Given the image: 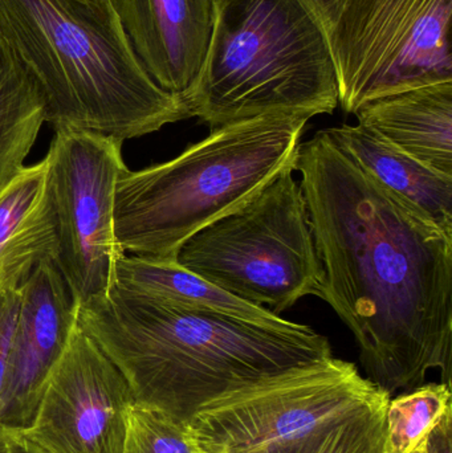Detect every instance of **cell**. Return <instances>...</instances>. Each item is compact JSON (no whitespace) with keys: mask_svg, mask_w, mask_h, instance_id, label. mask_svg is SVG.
<instances>
[{"mask_svg":"<svg viewBox=\"0 0 452 453\" xmlns=\"http://www.w3.org/2000/svg\"><path fill=\"white\" fill-rule=\"evenodd\" d=\"M295 172L323 265L320 295L352 332L366 378L392 398L452 375V234L385 188L332 129Z\"/></svg>","mask_w":452,"mask_h":453,"instance_id":"6da1fadb","label":"cell"},{"mask_svg":"<svg viewBox=\"0 0 452 453\" xmlns=\"http://www.w3.org/2000/svg\"><path fill=\"white\" fill-rule=\"evenodd\" d=\"M76 309L135 403L186 423L219 396L334 357L328 338L308 325L254 321L114 287Z\"/></svg>","mask_w":452,"mask_h":453,"instance_id":"7a4b0ae2","label":"cell"},{"mask_svg":"<svg viewBox=\"0 0 452 453\" xmlns=\"http://www.w3.org/2000/svg\"><path fill=\"white\" fill-rule=\"evenodd\" d=\"M0 34L36 80L55 130L124 142L190 119L141 65L114 0H0Z\"/></svg>","mask_w":452,"mask_h":453,"instance_id":"3957f363","label":"cell"},{"mask_svg":"<svg viewBox=\"0 0 452 453\" xmlns=\"http://www.w3.org/2000/svg\"><path fill=\"white\" fill-rule=\"evenodd\" d=\"M310 119L270 114L214 127L172 161L121 175L114 225L125 255L175 261L186 240L295 169Z\"/></svg>","mask_w":452,"mask_h":453,"instance_id":"277c9868","label":"cell"},{"mask_svg":"<svg viewBox=\"0 0 452 453\" xmlns=\"http://www.w3.org/2000/svg\"><path fill=\"white\" fill-rule=\"evenodd\" d=\"M323 19L304 0H218L209 55L185 105L214 127L270 114L308 119L339 106Z\"/></svg>","mask_w":452,"mask_h":453,"instance_id":"5b68a950","label":"cell"},{"mask_svg":"<svg viewBox=\"0 0 452 453\" xmlns=\"http://www.w3.org/2000/svg\"><path fill=\"white\" fill-rule=\"evenodd\" d=\"M295 169L238 209L199 229L178 250V265L275 316L320 295L323 265Z\"/></svg>","mask_w":452,"mask_h":453,"instance_id":"8992f818","label":"cell"},{"mask_svg":"<svg viewBox=\"0 0 452 453\" xmlns=\"http://www.w3.org/2000/svg\"><path fill=\"white\" fill-rule=\"evenodd\" d=\"M452 0H337L326 34L339 79V105L366 104L452 81Z\"/></svg>","mask_w":452,"mask_h":453,"instance_id":"52a82bcc","label":"cell"},{"mask_svg":"<svg viewBox=\"0 0 452 453\" xmlns=\"http://www.w3.org/2000/svg\"><path fill=\"white\" fill-rule=\"evenodd\" d=\"M387 401L355 364L332 357L219 396L188 425L207 453H260Z\"/></svg>","mask_w":452,"mask_h":453,"instance_id":"ba28073f","label":"cell"},{"mask_svg":"<svg viewBox=\"0 0 452 453\" xmlns=\"http://www.w3.org/2000/svg\"><path fill=\"white\" fill-rule=\"evenodd\" d=\"M55 212V264L76 305L103 295L121 257L116 237V190L126 172L122 141L87 130L58 129L47 154Z\"/></svg>","mask_w":452,"mask_h":453,"instance_id":"9c48e42d","label":"cell"},{"mask_svg":"<svg viewBox=\"0 0 452 453\" xmlns=\"http://www.w3.org/2000/svg\"><path fill=\"white\" fill-rule=\"evenodd\" d=\"M134 403L119 367L77 322L24 431L48 453H122Z\"/></svg>","mask_w":452,"mask_h":453,"instance_id":"30bf717a","label":"cell"},{"mask_svg":"<svg viewBox=\"0 0 452 453\" xmlns=\"http://www.w3.org/2000/svg\"><path fill=\"white\" fill-rule=\"evenodd\" d=\"M76 324V303L63 274L55 261H40L23 285L0 396V427L24 430L31 425Z\"/></svg>","mask_w":452,"mask_h":453,"instance_id":"8fae6325","label":"cell"},{"mask_svg":"<svg viewBox=\"0 0 452 453\" xmlns=\"http://www.w3.org/2000/svg\"><path fill=\"white\" fill-rule=\"evenodd\" d=\"M114 5L146 73L185 104L209 55L218 0H114Z\"/></svg>","mask_w":452,"mask_h":453,"instance_id":"7c38bea8","label":"cell"},{"mask_svg":"<svg viewBox=\"0 0 452 453\" xmlns=\"http://www.w3.org/2000/svg\"><path fill=\"white\" fill-rule=\"evenodd\" d=\"M356 116L361 127L398 150L452 177V81L379 98Z\"/></svg>","mask_w":452,"mask_h":453,"instance_id":"4fadbf2b","label":"cell"},{"mask_svg":"<svg viewBox=\"0 0 452 453\" xmlns=\"http://www.w3.org/2000/svg\"><path fill=\"white\" fill-rule=\"evenodd\" d=\"M331 129L350 156L385 188L452 234V177L411 158L360 124Z\"/></svg>","mask_w":452,"mask_h":453,"instance_id":"5bb4252c","label":"cell"},{"mask_svg":"<svg viewBox=\"0 0 452 453\" xmlns=\"http://www.w3.org/2000/svg\"><path fill=\"white\" fill-rule=\"evenodd\" d=\"M111 287L138 297L220 311L254 321L275 322L281 319L268 309L252 305L215 287L178 265L177 261L124 253L117 261Z\"/></svg>","mask_w":452,"mask_h":453,"instance_id":"9a60e30c","label":"cell"},{"mask_svg":"<svg viewBox=\"0 0 452 453\" xmlns=\"http://www.w3.org/2000/svg\"><path fill=\"white\" fill-rule=\"evenodd\" d=\"M45 122L36 80L0 34V190L23 169Z\"/></svg>","mask_w":452,"mask_h":453,"instance_id":"2e32d148","label":"cell"},{"mask_svg":"<svg viewBox=\"0 0 452 453\" xmlns=\"http://www.w3.org/2000/svg\"><path fill=\"white\" fill-rule=\"evenodd\" d=\"M448 383H424L390 398L385 414V453H414L427 449L430 436L452 412Z\"/></svg>","mask_w":452,"mask_h":453,"instance_id":"e0dca14e","label":"cell"},{"mask_svg":"<svg viewBox=\"0 0 452 453\" xmlns=\"http://www.w3.org/2000/svg\"><path fill=\"white\" fill-rule=\"evenodd\" d=\"M387 403L361 410L305 438L260 453H385Z\"/></svg>","mask_w":452,"mask_h":453,"instance_id":"ac0fdd59","label":"cell"},{"mask_svg":"<svg viewBox=\"0 0 452 453\" xmlns=\"http://www.w3.org/2000/svg\"><path fill=\"white\" fill-rule=\"evenodd\" d=\"M50 164L24 166L0 190V252L34 225L48 198Z\"/></svg>","mask_w":452,"mask_h":453,"instance_id":"d6986e66","label":"cell"},{"mask_svg":"<svg viewBox=\"0 0 452 453\" xmlns=\"http://www.w3.org/2000/svg\"><path fill=\"white\" fill-rule=\"evenodd\" d=\"M122 453H207L188 423L134 403L127 417Z\"/></svg>","mask_w":452,"mask_h":453,"instance_id":"ffe728a7","label":"cell"},{"mask_svg":"<svg viewBox=\"0 0 452 453\" xmlns=\"http://www.w3.org/2000/svg\"><path fill=\"white\" fill-rule=\"evenodd\" d=\"M37 263H40L39 256L24 248H8L0 253V396L20 309L23 285Z\"/></svg>","mask_w":452,"mask_h":453,"instance_id":"44dd1931","label":"cell"},{"mask_svg":"<svg viewBox=\"0 0 452 453\" xmlns=\"http://www.w3.org/2000/svg\"><path fill=\"white\" fill-rule=\"evenodd\" d=\"M0 453H48L24 430L0 427Z\"/></svg>","mask_w":452,"mask_h":453,"instance_id":"7402d4cb","label":"cell"},{"mask_svg":"<svg viewBox=\"0 0 452 453\" xmlns=\"http://www.w3.org/2000/svg\"><path fill=\"white\" fill-rule=\"evenodd\" d=\"M430 453H452V412L446 415L429 439Z\"/></svg>","mask_w":452,"mask_h":453,"instance_id":"603a6c76","label":"cell"},{"mask_svg":"<svg viewBox=\"0 0 452 453\" xmlns=\"http://www.w3.org/2000/svg\"><path fill=\"white\" fill-rule=\"evenodd\" d=\"M304 2H307L308 4L310 5V8H312L324 21L329 11L336 4L337 0H304Z\"/></svg>","mask_w":452,"mask_h":453,"instance_id":"cb8c5ba5","label":"cell"},{"mask_svg":"<svg viewBox=\"0 0 452 453\" xmlns=\"http://www.w3.org/2000/svg\"><path fill=\"white\" fill-rule=\"evenodd\" d=\"M414 453H430L429 452V444H427V449H422V451L414 452Z\"/></svg>","mask_w":452,"mask_h":453,"instance_id":"d4e9b609","label":"cell"}]
</instances>
